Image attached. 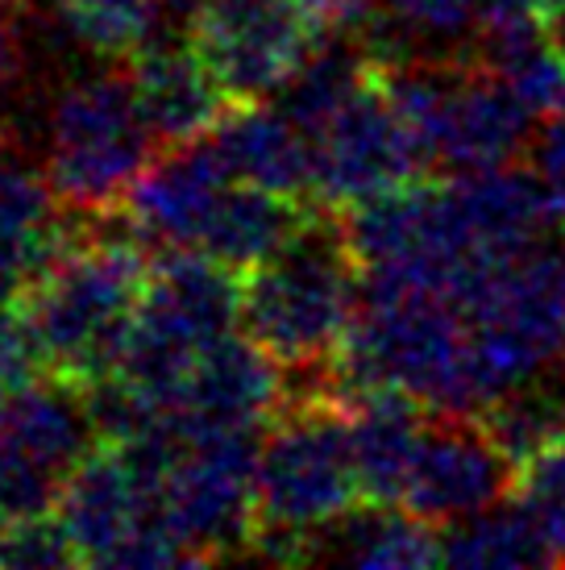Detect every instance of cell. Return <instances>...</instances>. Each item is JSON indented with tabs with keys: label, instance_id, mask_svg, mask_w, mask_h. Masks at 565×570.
Here are the masks:
<instances>
[{
	"label": "cell",
	"instance_id": "11",
	"mask_svg": "<svg viewBox=\"0 0 565 570\" xmlns=\"http://www.w3.org/2000/svg\"><path fill=\"white\" fill-rule=\"evenodd\" d=\"M512 488L516 459L490 438L483 416L474 409H433L399 508L445 529L512 500Z\"/></svg>",
	"mask_w": 565,
	"mask_h": 570
},
{
	"label": "cell",
	"instance_id": "27",
	"mask_svg": "<svg viewBox=\"0 0 565 570\" xmlns=\"http://www.w3.org/2000/svg\"><path fill=\"white\" fill-rule=\"evenodd\" d=\"M38 358H33L26 333L17 325V317H0V404L13 396L17 387H26L30 380H38Z\"/></svg>",
	"mask_w": 565,
	"mask_h": 570
},
{
	"label": "cell",
	"instance_id": "28",
	"mask_svg": "<svg viewBox=\"0 0 565 570\" xmlns=\"http://www.w3.org/2000/svg\"><path fill=\"white\" fill-rule=\"evenodd\" d=\"M557 30H562V26H557Z\"/></svg>",
	"mask_w": 565,
	"mask_h": 570
},
{
	"label": "cell",
	"instance_id": "14",
	"mask_svg": "<svg viewBox=\"0 0 565 570\" xmlns=\"http://www.w3.org/2000/svg\"><path fill=\"white\" fill-rule=\"evenodd\" d=\"M287 396V375L250 333H229L196 363L179 396L167 404L188 425L234 429V425H270Z\"/></svg>",
	"mask_w": 565,
	"mask_h": 570
},
{
	"label": "cell",
	"instance_id": "8",
	"mask_svg": "<svg viewBox=\"0 0 565 570\" xmlns=\"http://www.w3.org/2000/svg\"><path fill=\"white\" fill-rule=\"evenodd\" d=\"M54 517L76 546L79 567H191L158 504V475L117 442H96L67 479Z\"/></svg>",
	"mask_w": 565,
	"mask_h": 570
},
{
	"label": "cell",
	"instance_id": "23",
	"mask_svg": "<svg viewBox=\"0 0 565 570\" xmlns=\"http://www.w3.org/2000/svg\"><path fill=\"white\" fill-rule=\"evenodd\" d=\"M412 33H462L478 26V0H383Z\"/></svg>",
	"mask_w": 565,
	"mask_h": 570
},
{
	"label": "cell",
	"instance_id": "4",
	"mask_svg": "<svg viewBox=\"0 0 565 570\" xmlns=\"http://www.w3.org/2000/svg\"><path fill=\"white\" fill-rule=\"evenodd\" d=\"M162 155L146 126L129 71L67 80L47 109L42 171L54 200L76 217L121 213L146 167Z\"/></svg>",
	"mask_w": 565,
	"mask_h": 570
},
{
	"label": "cell",
	"instance_id": "2",
	"mask_svg": "<svg viewBox=\"0 0 565 570\" xmlns=\"http://www.w3.org/2000/svg\"><path fill=\"white\" fill-rule=\"evenodd\" d=\"M366 504L349 442V400L329 383L287 387L258 454L254 541L258 562H320V533Z\"/></svg>",
	"mask_w": 565,
	"mask_h": 570
},
{
	"label": "cell",
	"instance_id": "15",
	"mask_svg": "<svg viewBox=\"0 0 565 570\" xmlns=\"http://www.w3.org/2000/svg\"><path fill=\"white\" fill-rule=\"evenodd\" d=\"M428 421H433V404L399 387H370L349 396V442H354L366 504H404Z\"/></svg>",
	"mask_w": 565,
	"mask_h": 570
},
{
	"label": "cell",
	"instance_id": "13",
	"mask_svg": "<svg viewBox=\"0 0 565 570\" xmlns=\"http://www.w3.org/2000/svg\"><path fill=\"white\" fill-rule=\"evenodd\" d=\"M126 71L158 150H179V146L208 138L220 126V117L237 105L234 96L220 88V80L212 76V67L205 63V55L196 50L191 38L188 42L184 38L146 42L129 59Z\"/></svg>",
	"mask_w": 565,
	"mask_h": 570
},
{
	"label": "cell",
	"instance_id": "9",
	"mask_svg": "<svg viewBox=\"0 0 565 570\" xmlns=\"http://www.w3.org/2000/svg\"><path fill=\"white\" fill-rule=\"evenodd\" d=\"M428 175L437 171L424 163L420 142L391 105L370 55L366 83L313 134V200L349 208Z\"/></svg>",
	"mask_w": 565,
	"mask_h": 570
},
{
	"label": "cell",
	"instance_id": "1",
	"mask_svg": "<svg viewBox=\"0 0 565 570\" xmlns=\"http://www.w3.org/2000/svg\"><path fill=\"white\" fill-rule=\"evenodd\" d=\"M155 250L121 213L76 217L63 246L38 267L17 296L13 317L30 342L38 371L79 387L117 375L138 317Z\"/></svg>",
	"mask_w": 565,
	"mask_h": 570
},
{
	"label": "cell",
	"instance_id": "3",
	"mask_svg": "<svg viewBox=\"0 0 565 570\" xmlns=\"http://www.w3.org/2000/svg\"><path fill=\"white\" fill-rule=\"evenodd\" d=\"M361 292V263L341 234V217L320 205L279 254L241 271V330L282 366L287 387H337L333 366L358 317Z\"/></svg>",
	"mask_w": 565,
	"mask_h": 570
},
{
	"label": "cell",
	"instance_id": "16",
	"mask_svg": "<svg viewBox=\"0 0 565 570\" xmlns=\"http://www.w3.org/2000/svg\"><path fill=\"white\" fill-rule=\"evenodd\" d=\"M225 171L254 184V188L279 191L313 200V138L270 100H237L208 134Z\"/></svg>",
	"mask_w": 565,
	"mask_h": 570
},
{
	"label": "cell",
	"instance_id": "22",
	"mask_svg": "<svg viewBox=\"0 0 565 570\" xmlns=\"http://www.w3.org/2000/svg\"><path fill=\"white\" fill-rule=\"evenodd\" d=\"M0 567H79V554L67 538L63 521L50 512V517L17 521L0 533Z\"/></svg>",
	"mask_w": 565,
	"mask_h": 570
},
{
	"label": "cell",
	"instance_id": "10",
	"mask_svg": "<svg viewBox=\"0 0 565 570\" xmlns=\"http://www.w3.org/2000/svg\"><path fill=\"white\" fill-rule=\"evenodd\" d=\"M191 42L234 100L279 96L325 42L299 0H208Z\"/></svg>",
	"mask_w": 565,
	"mask_h": 570
},
{
	"label": "cell",
	"instance_id": "18",
	"mask_svg": "<svg viewBox=\"0 0 565 570\" xmlns=\"http://www.w3.org/2000/svg\"><path fill=\"white\" fill-rule=\"evenodd\" d=\"M445 562L474 570H503V567H562L553 554L549 538L536 529V521L516 512H478L466 524L445 533Z\"/></svg>",
	"mask_w": 565,
	"mask_h": 570
},
{
	"label": "cell",
	"instance_id": "20",
	"mask_svg": "<svg viewBox=\"0 0 565 570\" xmlns=\"http://www.w3.org/2000/svg\"><path fill=\"white\" fill-rule=\"evenodd\" d=\"M474 412L483 416L490 438L519 462L528 459L536 445H545L565 433V383H545L536 375V380L487 400L483 409Z\"/></svg>",
	"mask_w": 565,
	"mask_h": 570
},
{
	"label": "cell",
	"instance_id": "25",
	"mask_svg": "<svg viewBox=\"0 0 565 570\" xmlns=\"http://www.w3.org/2000/svg\"><path fill=\"white\" fill-rule=\"evenodd\" d=\"M30 26L17 0H0V96L13 92L30 76Z\"/></svg>",
	"mask_w": 565,
	"mask_h": 570
},
{
	"label": "cell",
	"instance_id": "19",
	"mask_svg": "<svg viewBox=\"0 0 565 570\" xmlns=\"http://www.w3.org/2000/svg\"><path fill=\"white\" fill-rule=\"evenodd\" d=\"M54 13L67 38L96 59L129 63L146 42H155L167 9L162 0H54Z\"/></svg>",
	"mask_w": 565,
	"mask_h": 570
},
{
	"label": "cell",
	"instance_id": "12",
	"mask_svg": "<svg viewBox=\"0 0 565 570\" xmlns=\"http://www.w3.org/2000/svg\"><path fill=\"white\" fill-rule=\"evenodd\" d=\"M533 112L483 50H449V83L433 134V171L466 175L533 159Z\"/></svg>",
	"mask_w": 565,
	"mask_h": 570
},
{
	"label": "cell",
	"instance_id": "5",
	"mask_svg": "<svg viewBox=\"0 0 565 570\" xmlns=\"http://www.w3.org/2000/svg\"><path fill=\"white\" fill-rule=\"evenodd\" d=\"M241 325V275L191 250H158L117 375L167 409L196 363Z\"/></svg>",
	"mask_w": 565,
	"mask_h": 570
},
{
	"label": "cell",
	"instance_id": "26",
	"mask_svg": "<svg viewBox=\"0 0 565 570\" xmlns=\"http://www.w3.org/2000/svg\"><path fill=\"white\" fill-rule=\"evenodd\" d=\"M533 167L545 179V188H549L557 222H562L565 234V112L541 126V138L533 142Z\"/></svg>",
	"mask_w": 565,
	"mask_h": 570
},
{
	"label": "cell",
	"instance_id": "6",
	"mask_svg": "<svg viewBox=\"0 0 565 570\" xmlns=\"http://www.w3.org/2000/svg\"><path fill=\"white\" fill-rule=\"evenodd\" d=\"M466 333L470 325L462 308L437 292L366 287L341 358L333 366L337 392L349 400L370 387H399L433 409H454Z\"/></svg>",
	"mask_w": 565,
	"mask_h": 570
},
{
	"label": "cell",
	"instance_id": "24",
	"mask_svg": "<svg viewBox=\"0 0 565 570\" xmlns=\"http://www.w3.org/2000/svg\"><path fill=\"white\" fill-rule=\"evenodd\" d=\"M565 21V0H478V33H503L519 26L557 30Z\"/></svg>",
	"mask_w": 565,
	"mask_h": 570
},
{
	"label": "cell",
	"instance_id": "7",
	"mask_svg": "<svg viewBox=\"0 0 565 570\" xmlns=\"http://www.w3.org/2000/svg\"><path fill=\"white\" fill-rule=\"evenodd\" d=\"M262 433L267 425L200 429L184 421V438L158 471V504L196 562L250 554Z\"/></svg>",
	"mask_w": 565,
	"mask_h": 570
},
{
	"label": "cell",
	"instance_id": "17",
	"mask_svg": "<svg viewBox=\"0 0 565 570\" xmlns=\"http://www.w3.org/2000/svg\"><path fill=\"white\" fill-rule=\"evenodd\" d=\"M320 558L383 570L440 567L445 562V529L408 508L361 504L320 533Z\"/></svg>",
	"mask_w": 565,
	"mask_h": 570
},
{
	"label": "cell",
	"instance_id": "21",
	"mask_svg": "<svg viewBox=\"0 0 565 570\" xmlns=\"http://www.w3.org/2000/svg\"><path fill=\"white\" fill-rule=\"evenodd\" d=\"M512 504L524 508L565 567V433L516 462Z\"/></svg>",
	"mask_w": 565,
	"mask_h": 570
}]
</instances>
